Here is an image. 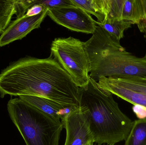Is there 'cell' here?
I'll list each match as a JSON object with an SVG mask.
<instances>
[{
  "label": "cell",
  "mask_w": 146,
  "mask_h": 145,
  "mask_svg": "<svg viewBox=\"0 0 146 145\" xmlns=\"http://www.w3.org/2000/svg\"><path fill=\"white\" fill-rule=\"evenodd\" d=\"M80 88L50 54L31 56L11 63L0 74V95L38 96L63 106H79Z\"/></svg>",
  "instance_id": "cell-1"
},
{
  "label": "cell",
  "mask_w": 146,
  "mask_h": 145,
  "mask_svg": "<svg viewBox=\"0 0 146 145\" xmlns=\"http://www.w3.org/2000/svg\"><path fill=\"white\" fill-rule=\"evenodd\" d=\"M79 106L87 111L94 143L115 145L126 140L133 121L121 111L113 94L89 76L88 83L80 88Z\"/></svg>",
  "instance_id": "cell-2"
},
{
  "label": "cell",
  "mask_w": 146,
  "mask_h": 145,
  "mask_svg": "<svg viewBox=\"0 0 146 145\" xmlns=\"http://www.w3.org/2000/svg\"><path fill=\"white\" fill-rule=\"evenodd\" d=\"M84 44L90 61L89 76L95 81L103 77L146 75L145 60L126 51L99 26Z\"/></svg>",
  "instance_id": "cell-3"
},
{
  "label": "cell",
  "mask_w": 146,
  "mask_h": 145,
  "mask_svg": "<svg viewBox=\"0 0 146 145\" xmlns=\"http://www.w3.org/2000/svg\"><path fill=\"white\" fill-rule=\"evenodd\" d=\"M9 115L26 145H59L63 129L60 120L44 113L18 98L7 103Z\"/></svg>",
  "instance_id": "cell-4"
},
{
  "label": "cell",
  "mask_w": 146,
  "mask_h": 145,
  "mask_svg": "<svg viewBox=\"0 0 146 145\" xmlns=\"http://www.w3.org/2000/svg\"><path fill=\"white\" fill-rule=\"evenodd\" d=\"M50 50L51 55L79 87L88 83L90 61L84 42L72 37L56 38L52 41Z\"/></svg>",
  "instance_id": "cell-5"
},
{
  "label": "cell",
  "mask_w": 146,
  "mask_h": 145,
  "mask_svg": "<svg viewBox=\"0 0 146 145\" xmlns=\"http://www.w3.org/2000/svg\"><path fill=\"white\" fill-rule=\"evenodd\" d=\"M48 15L58 24L77 32L93 34L98 26L91 15L76 6L48 9Z\"/></svg>",
  "instance_id": "cell-6"
},
{
  "label": "cell",
  "mask_w": 146,
  "mask_h": 145,
  "mask_svg": "<svg viewBox=\"0 0 146 145\" xmlns=\"http://www.w3.org/2000/svg\"><path fill=\"white\" fill-rule=\"evenodd\" d=\"M61 121L66 132L64 145H85L93 140L89 128L88 112L85 108L79 106Z\"/></svg>",
  "instance_id": "cell-7"
},
{
  "label": "cell",
  "mask_w": 146,
  "mask_h": 145,
  "mask_svg": "<svg viewBox=\"0 0 146 145\" xmlns=\"http://www.w3.org/2000/svg\"><path fill=\"white\" fill-rule=\"evenodd\" d=\"M48 9L46 8L38 15L24 16L17 18L10 23L7 29L0 36V47L21 40L33 30L38 29L48 15Z\"/></svg>",
  "instance_id": "cell-8"
},
{
  "label": "cell",
  "mask_w": 146,
  "mask_h": 145,
  "mask_svg": "<svg viewBox=\"0 0 146 145\" xmlns=\"http://www.w3.org/2000/svg\"><path fill=\"white\" fill-rule=\"evenodd\" d=\"M102 88L116 95L135 106L144 108L146 110V96L127 88L114 81L112 77H103L98 82Z\"/></svg>",
  "instance_id": "cell-9"
},
{
  "label": "cell",
  "mask_w": 146,
  "mask_h": 145,
  "mask_svg": "<svg viewBox=\"0 0 146 145\" xmlns=\"http://www.w3.org/2000/svg\"><path fill=\"white\" fill-rule=\"evenodd\" d=\"M18 97L24 102L61 121L79 107L63 106L48 99L38 96L23 95Z\"/></svg>",
  "instance_id": "cell-10"
},
{
  "label": "cell",
  "mask_w": 146,
  "mask_h": 145,
  "mask_svg": "<svg viewBox=\"0 0 146 145\" xmlns=\"http://www.w3.org/2000/svg\"><path fill=\"white\" fill-rule=\"evenodd\" d=\"M15 14L17 18L24 15L20 0H0V33L7 29Z\"/></svg>",
  "instance_id": "cell-11"
},
{
  "label": "cell",
  "mask_w": 146,
  "mask_h": 145,
  "mask_svg": "<svg viewBox=\"0 0 146 145\" xmlns=\"http://www.w3.org/2000/svg\"><path fill=\"white\" fill-rule=\"evenodd\" d=\"M97 24L118 41L124 37V31L133 24L131 21L123 19H106L102 23L97 21Z\"/></svg>",
  "instance_id": "cell-12"
},
{
  "label": "cell",
  "mask_w": 146,
  "mask_h": 145,
  "mask_svg": "<svg viewBox=\"0 0 146 145\" xmlns=\"http://www.w3.org/2000/svg\"><path fill=\"white\" fill-rule=\"evenodd\" d=\"M124 145H146V118L133 121Z\"/></svg>",
  "instance_id": "cell-13"
},
{
  "label": "cell",
  "mask_w": 146,
  "mask_h": 145,
  "mask_svg": "<svg viewBox=\"0 0 146 145\" xmlns=\"http://www.w3.org/2000/svg\"><path fill=\"white\" fill-rule=\"evenodd\" d=\"M143 7L141 0H124L122 19L138 24L142 18Z\"/></svg>",
  "instance_id": "cell-14"
},
{
  "label": "cell",
  "mask_w": 146,
  "mask_h": 145,
  "mask_svg": "<svg viewBox=\"0 0 146 145\" xmlns=\"http://www.w3.org/2000/svg\"><path fill=\"white\" fill-rule=\"evenodd\" d=\"M76 7L83 9L88 14H92L102 23L105 18L102 0H71Z\"/></svg>",
  "instance_id": "cell-15"
},
{
  "label": "cell",
  "mask_w": 146,
  "mask_h": 145,
  "mask_svg": "<svg viewBox=\"0 0 146 145\" xmlns=\"http://www.w3.org/2000/svg\"><path fill=\"white\" fill-rule=\"evenodd\" d=\"M111 77L121 85L146 96V75Z\"/></svg>",
  "instance_id": "cell-16"
},
{
  "label": "cell",
  "mask_w": 146,
  "mask_h": 145,
  "mask_svg": "<svg viewBox=\"0 0 146 145\" xmlns=\"http://www.w3.org/2000/svg\"><path fill=\"white\" fill-rule=\"evenodd\" d=\"M35 4H39L48 9L66 6H75L71 0H35Z\"/></svg>",
  "instance_id": "cell-17"
},
{
  "label": "cell",
  "mask_w": 146,
  "mask_h": 145,
  "mask_svg": "<svg viewBox=\"0 0 146 145\" xmlns=\"http://www.w3.org/2000/svg\"><path fill=\"white\" fill-rule=\"evenodd\" d=\"M141 3L143 7L142 18L137 26L140 31L144 34L146 37V0H141ZM143 58L146 60V49L145 56Z\"/></svg>",
  "instance_id": "cell-18"
},
{
  "label": "cell",
  "mask_w": 146,
  "mask_h": 145,
  "mask_svg": "<svg viewBox=\"0 0 146 145\" xmlns=\"http://www.w3.org/2000/svg\"><path fill=\"white\" fill-rule=\"evenodd\" d=\"M46 8H45L42 5L35 4L28 9L25 14L27 16H33L38 15Z\"/></svg>",
  "instance_id": "cell-19"
},
{
  "label": "cell",
  "mask_w": 146,
  "mask_h": 145,
  "mask_svg": "<svg viewBox=\"0 0 146 145\" xmlns=\"http://www.w3.org/2000/svg\"><path fill=\"white\" fill-rule=\"evenodd\" d=\"M94 142L93 140H92V141H90L89 142V144H88V145H94Z\"/></svg>",
  "instance_id": "cell-20"
},
{
  "label": "cell",
  "mask_w": 146,
  "mask_h": 145,
  "mask_svg": "<svg viewBox=\"0 0 146 145\" xmlns=\"http://www.w3.org/2000/svg\"><path fill=\"white\" fill-rule=\"evenodd\" d=\"M92 140H91V141H92ZM89 141V142H88V143H87V144H86L85 145H88V144H89V142H90V141Z\"/></svg>",
  "instance_id": "cell-21"
}]
</instances>
